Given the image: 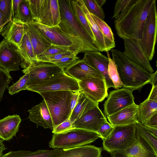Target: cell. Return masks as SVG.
I'll return each mask as SVG.
<instances>
[{
    "mask_svg": "<svg viewBox=\"0 0 157 157\" xmlns=\"http://www.w3.org/2000/svg\"><path fill=\"white\" fill-rule=\"evenodd\" d=\"M77 55L76 54H75L50 63L55 64L64 70L69 66L75 61L79 59V57H78Z\"/></svg>",
    "mask_w": 157,
    "mask_h": 157,
    "instance_id": "obj_41",
    "label": "cell"
},
{
    "mask_svg": "<svg viewBox=\"0 0 157 157\" xmlns=\"http://www.w3.org/2000/svg\"><path fill=\"white\" fill-rule=\"evenodd\" d=\"M33 21L50 27L59 26L60 16L58 0H28Z\"/></svg>",
    "mask_w": 157,
    "mask_h": 157,
    "instance_id": "obj_6",
    "label": "cell"
},
{
    "mask_svg": "<svg viewBox=\"0 0 157 157\" xmlns=\"http://www.w3.org/2000/svg\"><path fill=\"white\" fill-rule=\"evenodd\" d=\"M136 132L151 146L157 154V137L145 128L143 124L139 122L136 124Z\"/></svg>",
    "mask_w": 157,
    "mask_h": 157,
    "instance_id": "obj_33",
    "label": "cell"
},
{
    "mask_svg": "<svg viewBox=\"0 0 157 157\" xmlns=\"http://www.w3.org/2000/svg\"><path fill=\"white\" fill-rule=\"evenodd\" d=\"M110 51L123 88L140 91L150 83L152 74L130 60L123 52L113 48Z\"/></svg>",
    "mask_w": 157,
    "mask_h": 157,
    "instance_id": "obj_3",
    "label": "cell"
},
{
    "mask_svg": "<svg viewBox=\"0 0 157 157\" xmlns=\"http://www.w3.org/2000/svg\"><path fill=\"white\" fill-rule=\"evenodd\" d=\"M109 58V63L108 72L109 78L112 81L116 90L123 87L116 64L114 60L110 57L108 51L106 52Z\"/></svg>",
    "mask_w": 157,
    "mask_h": 157,
    "instance_id": "obj_34",
    "label": "cell"
},
{
    "mask_svg": "<svg viewBox=\"0 0 157 157\" xmlns=\"http://www.w3.org/2000/svg\"><path fill=\"white\" fill-rule=\"evenodd\" d=\"M132 0H117L115 2L112 18L115 19L131 3Z\"/></svg>",
    "mask_w": 157,
    "mask_h": 157,
    "instance_id": "obj_43",
    "label": "cell"
},
{
    "mask_svg": "<svg viewBox=\"0 0 157 157\" xmlns=\"http://www.w3.org/2000/svg\"><path fill=\"white\" fill-rule=\"evenodd\" d=\"M13 18L19 20L25 24L33 21L28 0H22L19 4L17 12Z\"/></svg>",
    "mask_w": 157,
    "mask_h": 157,
    "instance_id": "obj_32",
    "label": "cell"
},
{
    "mask_svg": "<svg viewBox=\"0 0 157 157\" xmlns=\"http://www.w3.org/2000/svg\"><path fill=\"white\" fill-rule=\"evenodd\" d=\"M19 49L24 61L21 67L25 69L36 62V59L28 32L24 35Z\"/></svg>",
    "mask_w": 157,
    "mask_h": 157,
    "instance_id": "obj_29",
    "label": "cell"
},
{
    "mask_svg": "<svg viewBox=\"0 0 157 157\" xmlns=\"http://www.w3.org/2000/svg\"><path fill=\"white\" fill-rule=\"evenodd\" d=\"M102 149L92 145H85L63 149L61 155L57 157H101Z\"/></svg>",
    "mask_w": 157,
    "mask_h": 157,
    "instance_id": "obj_26",
    "label": "cell"
},
{
    "mask_svg": "<svg viewBox=\"0 0 157 157\" xmlns=\"http://www.w3.org/2000/svg\"><path fill=\"white\" fill-rule=\"evenodd\" d=\"M63 70L62 68L51 63L35 62L22 70L23 73H28L29 75L26 84L27 90Z\"/></svg>",
    "mask_w": 157,
    "mask_h": 157,
    "instance_id": "obj_11",
    "label": "cell"
},
{
    "mask_svg": "<svg viewBox=\"0 0 157 157\" xmlns=\"http://www.w3.org/2000/svg\"><path fill=\"white\" fill-rule=\"evenodd\" d=\"M27 90L39 93L59 90L80 91L78 81L63 71L57 73Z\"/></svg>",
    "mask_w": 157,
    "mask_h": 157,
    "instance_id": "obj_8",
    "label": "cell"
},
{
    "mask_svg": "<svg viewBox=\"0 0 157 157\" xmlns=\"http://www.w3.org/2000/svg\"><path fill=\"white\" fill-rule=\"evenodd\" d=\"M79 93L80 91H74L73 93L70 103V107L71 113L77 104Z\"/></svg>",
    "mask_w": 157,
    "mask_h": 157,
    "instance_id": "obj_47",
    "label": "cell"
},
{
    "mask_svg": "<svg viewBox=\"0 0 157 157\" xmlns=\"http://www.w3.org/2000/svg\"><path fill=\"white\" fill-rule=\"evenodd\" d=\"M27 32L36 58L52 44L51 40L32 22L27 24Z\"/></svg>",
    "mask_w": 157,
    "mask_h": 157,
    "instance_id": "obj_23",
    "label": "cell"
},
{
    "mask_svg": "<svg viewBox=\"0 0 157 157\" xmlns=\"http://www.w3.org/2000/svg\"><path fill=\"white\" fill-rule=\"evenodd\" d=\"M12 80L10 73L0 68V101L6 87Z\"/></svg>",
    "mask_w": 157,
    "mask_h": 157,
    "instance_id": "obj_40",
    "label": "cell"
},
{
    "mask_svg": "<svg viewBox=\"0 0 157 157\" xmlns=\"http://www.w3.org/2000/svg\"><path fill=\"white\" fill-rule=\"evenodd\" d=\"M124 51L123 53L131 61L145 70L152 74L154 71L147 56L140 45L138 40L123 39Z\"/></svg>",
    "mask_w": 157,
    "mask_h": 157,
    "instance_id": "obj_14",
    "label": "cell"
},
{
    "mask_svg": "<svg viewBox=\"0 0 157 157\" xmlns=\"http://www.w3.org/2000/svg\"><path fill=\"white\" fill-rule=\"evenodd\" d=\"M98 5L100 7L102 6L105 3L106 0H95Z\"/></svg>",
    "mask_w": 157,
    "mask_h": 157,
    "instance_id": "obj_54",
    "label": "cell"
},
{
    "mask_svg": "<svg viewBox=\"0 0 157 157\" xmlns=\"http://www.w3.org/2000/svg\"><path fill=\"white\" fill-rule=\"evenodd\" d=\"M70 0L71 8L76 18L94 40L96 45L94 36L86 18L80 0Z\"/></svg>",
    "mask_w": 157,
    "mask_h": 157,
    "instance_id": "obj_31",
    "label": "cell"
},
{
    "mask_svg": "<svg viewBox=\"0 0 157 157\" xmlns=\"http://www.w3.org/2000/svg\"><path fill=\"white\" fill-rule=\"evenodd\" d=\"M150 84L152 86H157V71L151 74Z\"/></svg>",
    "mask_w": 157,
    "mask_h": 157,
    "instance_id": "obj_50",
    "label": "cell"
},
{
    "mask_svg": "<svg viewBox=\"0 0 157 157\" xmlns=\"http://www.w3.org/2000/svg\"><path fill=\"white\" fill-rule=\"evenodd\" d=\"M73 128V123L69 119L54 127L52 132L53 134L60 133Z\"/></svg>",
    "mask_w": 157,
    "mask_h": 157,
    "instance_id": "obj_45",
    "label": "cell"
},
{
    "mask_svg": "<svg viewBox=\"0 0 157 157\" xmlns=\"http://www.w3.org/2000/svg\"><path fill=\"white\" fill-rule=\"evenodd\" d=\"M100 138L97 132L74 128L53 134L49 146L54 149H67L89 144Z\"/></svg>",
    "mask_w": 157,
    "mask_h": 157,
    "instance_id": "obj_5",
    "label": "cell"
},
{
    "mask_svg": "<svg viewBox=\"0 0 157 157\" xmlns=\"http://www.w3.org/2000/svg\"><path fill=\"white\" fill-rule=\"evenodd\" d=\"M114 127L106 121L99 129L98 133L103 141L105 140L113 131Z\"/></svg>",
    "mask_w": 157,
    "mask_h": 157,
    "instance_id": "obj_44",
    "label": "cell"
},
{
    "mask_svg": "<svg viewBox=\"0 0 157 157\" xmlns=\"http://www.w3.org/2000/svg\"><path fill=\"white\" fill-rule=\"evenodd\" d=\"M138 105L135 103L111 115L107 116L109 123L113 127L136 124L138 120Z\"/></svg>",
    "mask_w": 157,
    "mask_h": 157,
    "instance_id": "obj_21",
    "label": "cell"
},
{
    "mask_svg": "<svg viewBox=\"0 0 157 157\" xmlns=\"http://www.w3.org/2000/svg\"><path fill=\"white\" fill-rule=\"evenodd\" d=\"M24 59L16 45L4 39L0 43V68L9 72L20 70Z\"/></svg>",
    "mask_w": 157,
    "mask_h": 157,
    "instance_id": "obj_10",
    "label": "cell"
},
{
    "mask_svg": "<svg viewBox=\"0 0 157 157\" xmlns=\"http://www.w3.org/2000/svg\"><path fill=\"white\" fill-rule=\"evenodd\" d=\"M155 0H132L129 5L114 19L118 35L123 40H141L145 20Z\"/></svg>",
    "mask_w": 157,
    "mask_h": 157,
    "instance_id": "obj_1",
    "label": "cell"
},
{
    "mask_svg": "<svg viewBox=\"0 0 157 157\" xmlns=\"http://www.w3.org/2000/svg\"><path fill=\"white\" fill-rule=\"evenodd\" d=\"M84 14L94 34L99 51H109L115 47V43L109 41L103 34L86 7L83 0H80Z\"/></svg>",
    "mask_w": 157,
    "mask_h": 157,
    "instance_id": "obj_24",
    "label": "cell"
},
{
    "mask_svg": "<svg viewBox=\"0 0 157 157\" xmlns=\"http://www.w3.org/2000/svg\"><path fill=\"white\" fill-rule=\"evenodd\" d=\"M6 24L7 23L4 19L2 14L0 11V34Z\"/></svg>",
    "mask_w": 157,
    "mask_h": 157,
    "instance_id": "obj_51",
    "label": "cell"
},
{
    "mask_svg": "<svg viewBox=\"0 0 157 157\" xmlns=\"http://www.w3.org/2000/svg\"><path fill=\"white\" fill-rule=\"evenodd\" d=\"M22 0H12L13 18L17 13L20 3Z\"/></svg>",
    "mask_w": 157,
    "mask_h": 157,
    "instance_id": "obj_49",
    "label": "cell"
},
{
    "mask_svg": "<svg viewBox=\"0 0 157 157\" xmlns=\"http://www.w3.org/2000/svg\"><path fill=\"white\" fill-rule=\"evenodd\" d=\"M70 50L72 51L69 47L52 44L45 51L38 56L36 59L38 58L49 56Z\"/></svg>",
    "mask_w": 157,
    "mask_h": 157,
    "instance_id": "obj_39",
    "label": "cell"
},
{
    "mask_svg": "<svg viewBox=\"0 0 157 157\" xmlns=\"http://www.w3.org/2000/svg\"><path fill=\"white\" fill-rule=\"evenodd\" d=\"M29 113V120L36 124L37 127H43L52 130L54 128L52 119L49 110L43 99L37 105L33 106L28 111Z\"/></svg>",
    "mask_w": 157,
    "mask_h": 157,
    "instance_id": "obj_22",
    "label": "cell"
},
{
    "mask_svg": "<svg viewBox=\"0 0 157 157\" xmlns=\"http://www.w3.org/2000/svg\"><path fill=\"white\" fill-rule=\"evenodd\" d=\"M0 11L7 23L13 18L12 0H0Z\"/></svg>",
    "mask_w": 157,
    "mask_h": 157,
    "instance_id": "obj_37",
    "label": "cell"
},
{
    "mask_svg": "<svg viewBox=\"0 0 157 157\" xmlns=\"http://www.w3.org/2000/svg\"><path fill=\"white\" fill-rule=\"evenodd\" d=\"M64 71L67 75L78 81L90 77H95L105 79L100 73L87 64L83 58L76 60L64 69Z\"/></svg>",
    "mask_w": 157,
    "mask_h": 157,
    "instance_id": "obj_19",
    "label": "cell"
},
{
    "mask_svg": "<svg viewBox=\"0 0 157 157\" xmlns=\"http://www.w3.org/2000/svg\"><path fill=\"white\" fill-rule=\"evenodd\" d=\"M156 0L152 4L145 20L142 38L139 42L149 61L151 60L155 52L157 41V13Z\"/></svg>",
    "mask_w": 157,
    "mask_h": 157,
    "instance_id": "obj_9",
    "label": "cell"
},
{
    "mask_svg": "<svg viewBox=\"0 0 157 157\" xmlns=\"http://www.w3.org/2000/svg\"><path fill=\"white\" fill-rule=\"evenodd\" d=\"M147 98L157 101V86H152V87Z\"/></svg>",
    "mask_w": 157,
    "mask_h": 157,
    "instance_id": "obj_48",
    "label": "cell"
},
{
    "mask_svg": "<svg viewBox=\"0 0 157 157\" xmlns=\"http://www.w3.org/2000/svg\"><path fill=\"white\" fill-rule=\"evenodd\" d=\"M136 134V140L132 146L124 150L110 152L111 157H157L151 146Z\"/></svg>",
    "mask_w": 157,
    "mask_h": 157,
    "instance_id": "obj_17",
    "label": "cell"
},
{
    "mask_svg": "<svg viewBox=\"0 0 157 157\" xmlns=\"http://www.w3.org/2000/svg\"><path fill=\"white\" fill-rule=\"evenodd\" d=\"M21 121L17 114L8 115L0 120V139L9 140L15 136Z\"/></svg>",
    "mask_w": 157,
    "mask_h": 157,
    "instance_id": "obj_25",
    "label": "cell"
},
{
    "mask_svg": "<svg viewBox=\"0 0 157 157\" xmlns=\"http://www.w3.org/2000/svg\"><path fill=\"white\" fill-rule=\"evenodd\" d=\"M27 32V24L13 18L4 27L0 34L5 39L13 43L19 48L22 38Z\"/></svg>",
    "mask_w": 157,
    "mask_h": 157,
    "instance_id": "obj_20",
    "label": "cell"
},
{
    "mask_svg": "<svg viewBox=\"0 0 157 157\" xmlns=\"http://www.w3.org/2000/svg\"><path fill=\"white\" fill-rule=\"evenodd\" d=\"M89 12L104 20L105 14L102 7L99 6L95 0H83Z\"/></svg>",
    "mask_w": 157,
    "mask_h": 157,
    "instance_id": "obj_36",
    "label": "cell"
},
{
    "mask_svg": "<svg viewBox=\"0 0 157 157\" xmlns=\"http://www.w3.org/2000/svg\"><path fill=\"white\" fill-rule=\"evenodd\" d=\"M60 16L59 27L71 37L80 53L99 52L94 40L77 20L72 10L70 0H58Z\"/></svg>",
    "mask_w": 157,
    "mask_h": 157,
    "instance_id": "obj_2",
    "label": "cell"
},
{
    "mask_svg": "<svg viewBox=\"0 0 157 157\" xmlns=\"http://www.w3.org/2000/svg\"><path fill=\"white\" fill-rule=\"evenodd\" d=\"M106 118L98 107L96 106L84 114L73 123L74 128L97 132Z\"/></svg>",
    "mask_w": 157,
    "mask_h": 157,
    "instance_id": "obj_16",
    "label": "cell"
},
{
    "mask_svg": "<svg viewBox=\"0 0 157 157\" xmlns=\"http://www.w3.org/2000/svg\"><path fill=\"white\" fill-rule=\"evenodd\" d=\"M80 90L93 101L99 103L108 96L105 79L90 77L78 81Z\"/></svg>",
    "mask_w": 157,
    "mask_h": 157,
    "instance_id": "obj_13",
    "label": "cell"
},
{
    "mask_svg": "<svg viewBox=\"0 0 157 157\" xmlns=\"http://www.w3.org/2000/svg\"><path fill=\"white\" fill-rule=\"evenodd\" d=\"M138 121L143 124L147 120L157 113V101L147 98L138 105Z\"/></svg>",
    "mask_w": 157,
    "mask_h": 157,
    "instance_id": "obj_30",
    "label": "cell"
},
{
    "mask_svg": "<svg viewBox=\"0 0 157 157\" xmlns=\"http://www.w3.org/2000/svg\"><path fill=\"white\" fill-rule=\"evenodd\" d=\"M74 92L59 90L38 93L47 106L54 128L69 118L71 113V101Z\"/></svg>",
    "mask_w": 157,
    "mask_h": 157,
    "instance_id": "obj_4",
    "label": "cell"
},
{
    "mask_svg": "<svg viewBox=\"0 0 157 157\" xmlns=\"http://www.w3.org/2000/svg\"><path fill=\"white\" fill-rule=\"evenodd\" d=\"M83 59L87 64L103 76L108 89L110 87L115 88L108 74L109 60L108 57L102 54L100 52H90L85 53Z\"/></svg>",
    "mask_w": 157,
    "mask_h": 157,
    "instance_id": "obj_18",
    "label": "cell"
},
{
    "mask_svg": "<svg viewBox=\"0 0 157 157\" xmlns=\"http://www.w3.org/2000/svg\"><path fill=\"white\" fill-rule=\"evenodd\" d=\"M136 125L114 127L110 135L103 141L104 150L110 153L124 150L132 146L136 139Z\"/></svg>",
    "mask_w": 157,
    "mask_h": 157,
    "instance_id": "obj_7",
    "label": "cell"
},
{
    "mask_svg": "<svg viewBox=\"0 0 157 157\" xmlns=\"http://www.w3.org/2000/svg\"><path fill=\"white\" fill-rule=\"evenodd\" d=\"M97 105H98V103L91 100L80 91L77 104L72 110L69 119L73 123L88 111Z\"/></svg>",
    "mask_w": 157,
    "mask_h": 157,
    "instance_id": "obj_27",
    "label": "cell"
},
{
    "mask_svg": "<svg viewBox=\"0 0 157 157\" xmlns=\"http://www.w3.org/2000/svg\"><path fill=\"white\" fill-rule=\"evenodd\" d=\"M90 14L103 35L111 42L115 43L113 34L110 26L104 20Z\"/></svg>",
    "mask_w": 157,
    "mask_h": 157,
    "instance_id": "obj_35",
    "label": "cell"
},
{
    "mask_svg": "<svg viewBox=\"0 0 157 157\" xmlns=\"http://www.w3.org/2000/svg\"><path fill=\"white\" fill-rule=\"evenodd\" d=\"M143 125L144 127L146 128L149 131L152 133L155 136L157 137V128L151 126L145 125L144 124Z\"/></svg>",
    "mask_w": 157,
    "mask_h": 157,
    "instance_id": "obj_52",
    "label": "cell"
},
{
    "mask_svg": "<svg viewBox=\"0 0 157 157\" xmlns=\"http://www.w3.org/2000/svg\"><path fill=\"white\" fill-rule=\"evenodd\" d=\"M32 22L51 40L52 44L69 47L78 54L79 50L72 39L63 32L59 26L50 27L34 21Z\"/></svg>",
    "mask_w": 157,
    "mask_h": 157,
    "instance_id": "obj_15",
    "label": "cell"
},
{
    "mask_svg": "<svg viewBox=\"0 0 157 157\" xmlns=\"http://www.w3.org/2000/svg\"><path fill=\"white\" fill-rule=\"evenodd\" d=\"M75 54L78 55L73 51L70 50L62 53H59L49 56L42 57L36 59V62H50L52 61L60 59L63 57L73 55Z\"/></svg>",
    "mask_w": 157,
    "mask_h": 157,
    "instance_id": "obj_42",
    "label": "cell"
},
{
    "mask_svg": "<svg viewBox=\"0 0 157 157\" xmlns=\"http://www.w3.org/2000/svg\"><path fill=\"white\" fill-rule=\"evenodd\" d=\"M6 149L3 143V141L0 139V157L3 155V151Z\"/></svg>",
    "mask_w": 157,
    "mask_h": 157,
    "instance_id": "obj_53",
    "label": "cell"
},
{
    "mask_svg": "<svg viewBox=\"0 0 157 157\" xmlns=\"http://www.w3.org/2000/svg\"><path fill=\"white\" fill-rule=\"evenodd\" d=\"M143 124L157 128V113L147 120Z\"/></svg>",
    "mask_w": 157,
    "mask_h": 157,
    "instance_id": "obj_46",
    "label": "cell"
},
{
    "mask_svg": "<svg viewBox=\"0 0 157 157\" xmlns=\"http://www.w3.org/2000/svg\"><path fill=\"white\" fill-rule=\"evenodd\" d=\"M132 92L123 87L111 91L104 104L105 116L113 114L135 103Z\"/></svg>",
    "mask_w": 157,
    "mask_h": 157,
    "instance_id": "obj_12",
    "label": "cell"
},
{
    "mask_svg": "<svg viewBox=\"0 0 157 157\" xmlns=\"http://www.w3.org/2000/svg\"><path fill=\"white\" fill-rule=\"evenodd\" d=\"M29 77L28 73H25L17 82L8 88L9 93L13 95L21 90H27L26 84Z\"/></svg>",
    "mask_w": 157,
    "mask_h": 157,
    "instance_id": "obj_38",
    "label": "cell"
},
{
    "mask_svg": "<svg viewBox=\"0 0 157 157\" xmlns=\"http://www.w3.org/2000/svg\"><path fill=\"white\" fill-rule=\"evenodd\" d=\"M62 151L61 149L39 150L34 151L21 150L10 151L1 157H57L61 155Z\"/></svg>",
    "mask_w": 157,
    "mask_h": 157,
    "instance_id": "obj_28",
    "label": "cell"
}]
</instances>
